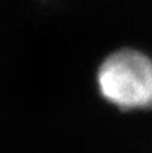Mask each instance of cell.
I'll return each mask as SVG.
<instances>
[{
  "mask_svg": "<svg viewBox=\"0 0 152 153\" xmlns=\"http://www.w3.org/2000/svg\"><path fill=\"white\" fill-rule=\"evenodd\" d=\"M101 95L121 109L152 106V61L137 50L123 48L102 61L97 71Z\"/></svg>",
  "mask_w": 152,
  "mask_h": 153,
  "instance_id": "6da1fadb",
  "label": "cell"
}]
</instances>
